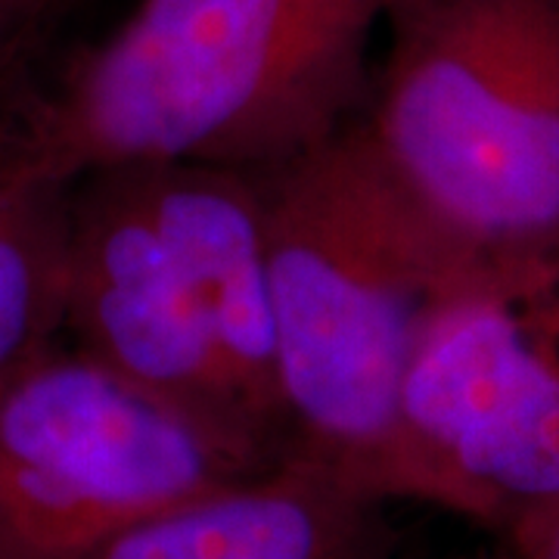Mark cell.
I'll list each match as a JSON object with an SVG mask.
<instances>
[{"mask_svg":"<svg viewBox=\"0 0 559 559\" xmlns=\"http://www.w3.org/2000/svg\"><path fill=\"white\" fill-rule=\"evenodd\" d=\"M389 0H138L38 79L0 168L75 180L150 165L271 171L364 116Z\"/></svg>","mask_w":559,"mask_h":559,"instance_id":"obj_1","label":"cell"},{"mask_svg":"<svg viewBox=\"0 0 559 559\" xmlns=\"http://www.w3.org/2000/svg\"><path fill=\"white\" fill-rule=\"evenodd\" d=\"M259 180L283 460L395 503L404 380L426 320L463 264L392 183L360 121Z\"/></svg>","mask_w":559,"mask_h":559,"instance_id":"obj_2","label":"cell"},{"mask_svg":"<svg viewBox=\"0 0 559 559\" xmlns=\"http://www.w3.org/2000/svg\"><path fill=\"white\" fill-rule=\"evenodd\" d=\"M360 131L463 267L559 249V0H389Z\"/></svg>","mask_w":559,"mask_h":559,"instance_id":"obj_3","label":"cell"},{"mask_svg":"<svg viewBox=\"0 0 559 559\" xmlns=\"http://www.w3.org/2000/svg\"><path fill=\"white\" fill-rule=\"evenodd\" d=\"M392 500L507 538L559 503V249L469 264L401 392Z\"/></svg>","mask_w":559,"mask_h":559,"instance_id":"obj_4","label":"cell"},{"mask_svg":"<svg viewBox=\"0 0 559 559\" xmlns=\"http://www.w3.org/2000/svg\"><path fill=\"white\" fill-rule=\"evenodd\" d=\"M280 457L57 342L0 377V559H84Z\"/></svg>","mask_w":559,"mask_h":559,"instance_id":"obj_5","label":"cell"},{"mask_svg":"<svg viewBox=\"0 0 559 559\" xmlns=\"http://www.w3.org/2000/svg\"><path fill=\"white\" fill-rule=\"evenodd\" d=\"M62 342L277 454L246 414L200 299L131 168L69 183Z\"/></svg>","mask_w":559,"mask_h":559,"instance_id":"obj_6","label":"cell"},{"mask_svg":"<svg viewBox=\"0 0 559 559\" xmlns=\"http://www.w3.org/2000/svg\"><path fill=\"white\" fill-rule=\"evenodd\" d=\"M131 171L200 299L246 414L283 457L277 318L259 171L215 165Z\"/></svg>","mask_w":559,"mask_h":559,"instance_id":"obj_7","label":"cell"},{"mask_svg":"<svg viewBox=\"0 0 559 559\" xmlns=\"http://www.w3.org/2000/svg\"><path fill=\"white\" fill-rule=\"evenodd\" d=\"M389 500L280 460L159 510L84 559H395Z\"/></svg>","mask_w":559,"mask_h":559,"instance_id":"obj_8","label":"cell"},{"mask_svg":"<svg viewBox=\"0 0 559 559\" xmlns=\"http://www.w3.org/2000/svg\"><path fill=\"white\" fill-rule=\"evenodd\" d=\"M69 187L0 168V377L62 342Z\"/></svg>","mask_w":559,"mask_h":559,"instance_id":"obj_9","label":"cell"},{"mask_svg":"<svg viewBox=\"0 0 559 559\" xmlns=\"http://www.w3.org/2000/svg\"><path fill=\"white\" fill-rule=\"evenodd\" d=\"M66 0H0V134L38 84V53L47 25Z\"/></svg>","mask_w":559,"mask_h":559,"instance_id":"obj_10","label":"cell"},{"mask_svg":"<svg viewBox=\"0 0 559 559\" xmlns=\"http://www.w3.org/2000/svg\"><path fill=\"white\" fill-rule=\"evenodd\" d=\"M500 544L513 559H559V503L500 538Z\"/></svg>","mask_w":559,"mask_h":559,"instance_id":"obj_11","label":"cell"},{"mask_svg":"<svg viewBox=\"0 0 559 559\" xmlns=\"http://www.w3.org/2000/svg\"><path fill=\"white\" fill-rule=\"evenodd\" d=\"M460 559H513V557H510V550H507L500 540L491 538L488 547H481V550H476V554H466V557H460Z\"/></svg>","mask_w":559,"mask_h":559,"instance_id":"obj_12","label":"cell"},{"mask_svg":"<svg viewBox=\"0 0 559 559\" xmlns=\"http://www.w3.org/2000/svg\"><path fill=\"white\" fill-rule=\"evenodd\" d=\"M66 3H72V0H66Z\"/></svg>","mask_w":559,"mask_h":559,"instance_id":"obj_13","label":"cell"}]
</instances>
